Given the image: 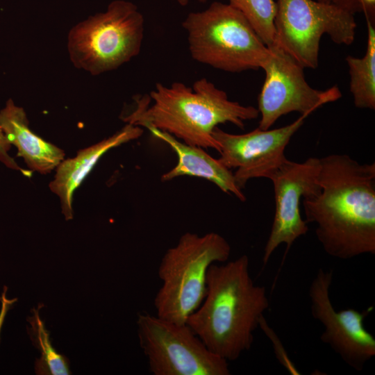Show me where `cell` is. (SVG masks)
<instances>
[{
    "label": "cell",
    "mask_w": 375,
    "mask_h": 375,
    "mask_svg": "<svg viewBox=\"0 0 375 375\" xmlns=\"http://www.w3.org/2000/svg\"><path fill=\"white\" fill-rule=\"evenodd\" d=\"M319 162V188L303 197L305 221L332 257L375 254V163L338 153Z\"/></svg>",
    "instance_id": "obj_1"
},
{
    "label": "cell",
    "mask_w": 375,
    "mask_h": 375,
    "mask_svg": "<svg viewBox=\"0 0 375 375\" xmlns=\"http://www.w3.org/2000/svg\"><path fill=\"white\" fill-rule=\"evenodd\" d=\"M269 306L265 287L254 283L249 258L242 255L209 267L204 299L186 324L211 352L234 361L251 349Z\"/></svg>",
    "instance_id": "obj_2"
},
{
    "label": "cell",
    "mask_w": 375,
    "mask_h": 375,
    "mask_svg": "<svg viewBox=\"0 0 375 375\" xmlns=\"http://www.w3.org/2000/svg\"><path fill=\"white\" fill-rule=\"evenodd\" d=\"M134 110L122 117L126 124L156 128L185 144L219 152L212 137L220 124L243 129L246 121L257 119L258 108L231 101L226 92L206 78L189 87L181 82L158 83L149 95L134 98Z\"/></svg>",
    "instance_id": "obj_3"
},
{
    "label": "cell",
    "mask_w": 375,
    "mask_h": 375,
    "mask_svg": "<svg viewBox=\"0 0 375 375\" xmlns=\"http://www.w3.org/2000/svg\"><path fill=\"white\" fill-rule=\"evenodd\" d=\"M230 254L229 243L219 233L183 234L178 243L166 251L158 267L162 285L153 300L156 315L185 324L204 299L209 267L226 262Z\"/></svg>",
    "instance_id": "obj_4"
},
{
    "label": "cell",
    "mask_w": 375,
    "mask_h": 375,
    "mask_svg": "<svg viewBox=\"0 0 375 375\" xmlns=\"http://www.w3.org/2000/svg\"><path fill=\"white\" fill-rule=\"evenodd\" d=\"M190 56L215 69L240 72L262 68L269 48L244 16L229 3L212 2L182 22Z\"/></svg>",
    "instance_id": "obj_5"
},
{
    "label": "cell",
    "mask_w": 375,
    "mask_h": 375,
    "mask_svg": "<svg viewBox=\"0 0 375 375\" xmlns=\"http://www.w3.org/2000/svg\"><path fill=\"white\" fill-rule=\"evenodd\" d=\"M144 33V18L138 6L125 0L112 1L105 12L70 30V60L92 75L115 70L140 53Z\"/></svg>",
    "instance_id": "obj_6"
},
{
    "label": "cell",
    "mask_w": 375,
    "mask_h": 375,
    "mask_svg": "<svg viewBox=\"0 0 375 375\" xmlns=\"http://www.w3.org/2000/svg\"><path fill=\"white\" fill-rule=\"evenodd\" d=\"M276 44L303 68L318 66L320 40L327 34L338 44L355 38L354 15L317 0H277Z\"/></svg>",
    "instance_id": "obj_7"
},
{
    "label": "cell",
    "mask_w": 375,
    "mask_h": 375,
    "mask_svg": "<svg viewBox=\"0 0 375 375\" xmlns=\"http://www.w3.org/2000/svg\"><path fill=\"white\" fill-rule=\"evenodd\" d=\"M140 346L153 375H229L226 360L211 352L185 323L138 314Z\"/></svg>",
    "instance_id": "obj_8"
},
{
    "label": "cell",
    "mask_w": 375,
    "mask_h": 375,
    "mask_svg": "<svg viewBox=\"0 0 375 375\" xmlns=\"http://www.w3.org/2000/svg\"><path fill=\"white\" fill-rule=\"evenodd\" d=\"M268 48L262 67L265 81L258 98L259 128L269 129L278 118L292 112L309 115L341 97L336 86L324 91L312 88L305 78L304 68L277 44Z\"/></svg>",
    "instance_id": "obj_9"
},
{
    "label": "cell",
    "mask_w": 375,
    "mask_h": 375,
    "mask_svg": "<svg viewBox=\"0 0 375 375\" xmlns=\"http://www.w3.org/2000/svg\"><path fill=\"white\" fill-rule=\"evenodd\" d=\"M332 270L319 268L310 283L308 296L311 314L324 326L320 340L355 370L361 371L375 356V338L364 326L373 306L360 311L336 310L330 297Z\"/></svg>",
    "instance_id": "obj_10"
},
{
    "label": "cell",
    "mask_w": 375,
    "mask_h": 375,
    "mask_svg": "<svg viewBox=\"0 0 375 375\" xmlns=\"http://www.w3.org/2000/svg\"><path fill=\"white\" fill-rule=\"evenodd\" d=\"M308 115H301L292 123L274 129L258 127L243 134H232L218 126L212 133L219 146V160L227 168H236L234 177L240 189L250 179L267 178L288 159L285 150Z\"/></svg>",
    "instance_id": "obj_11"
},
{
    "label": "cell",
    "mask_w": 375,
    "mask_h": 375,
    "mask_svg": "<svg viewBox=\"0 0 375 375\" xmlns=\"http://www.w3.org/2000/svg\"><path fill=\"white\" fill-rule=\"evenodd\" d=\"M319 158L310 157L303 162L288 159L267 178L274 186L275 212L264 248L263 267L278 246L285 244L287 253L299 237L307 233L308 226L301 217L300 202L319 188Z\"/></svg>",
    "instance_id": "obj_12"
},
{
    "label": "cell",
    "mask_w": 375,
    "mask_h": 375,
    "mask_svg": "<svg viewBox=\"0 0 375 375\" xmlns=\"http://www.w3.org/2000/svg\"><path fill=\"white\" fill-rule=\"evenodd\" d=\"M143 134L140 126L126 124L121 130L90 147L80 149L76 156L64 159L56 169L49 188L60 199L66 220L73 218L72 200L76 190L91 172L100 158L110 149L139 138Z\"/></svg>",
    "instance_id": "obj_13"
},
{
    "label": "cell",
    "mask_w": 375,
    "mask_h": 375,
    "mask_svg": "<svg viewBox=\"0 0 375 375\" xmlns=\"http://www.w3.org/2000/svg\"><path fill=\"white\" fill-rule=\"evenodd\" d=\"M0 128L33 172L42 174L56 169L65 158V151L34 133L24 110L8 99L0 110Z\"/></svg>",
    "instance_id": "obj_14"
},
{
    "label": "cell",
    "mask_w": 375,
    "mask_h": 375,
    "mask_svg": "<svg viewBox=\"0 0 375 375\" xmlns=\"http://www.w3.org/2000/svg\"><path fill=\"white\" fill-rule=\"evenodd\" d=\"M147 129L156 138L167 144L178 156L177 164L162 175V181L181 176L201 178L214 183L224 193L233 194L241 201L246 200L233 173L219 159L210 156L203 148L185 144L167 133L151 127Z\"/></svg>",
    "instance_id": "obj_15"
},
{
    "label": "cell",
    "mask_w": 375,
    "mask_h": 375,
    "mask_svg": "<svg viewBox=\"0 0 375 375\" xmlns=\"http://www.w3.org/2000/svg\"><path fill=\"white\" fill-rule=\"evenodd\" d=\"M367 44L365 56H348L346 61L350 76V92L358 108L375 109V28L367 21Z\"/></svg>",
    "instance_id": "obj_16"
},
{
    "label": "cell",
    "mask_w": 375,
    "mask_h": 375,
    "mask_svg": "<svg viewBox=\"0 0 375 375\" xmlns=\"http://www.w3.org/2000/svg\"><path fill=\"white\" fill-rule=\"evenodd\" d=\"M33 309V315L28 318L30 326L28 333L34 346L40 351L41 356L35 361V369L38 374H71L68 359L58 353L53 347L49 331L40 317L39 308Z\"/></svg>",
    "instance_id": "obj_17"
},
{
    "label": "cell",
    "mask_w": 375,
    "mask_h": 375,
    "mask_svg": "<svg viewBox=\"0 0 375 375\" xmlns=\"http://www.w3.org/2000/svg\"><path fill=\"white\" fill-rule=\"evenodd\" d=\"M249 22L267 47L276 42L274 18L276 3L274 0H227Z\"/></svg>",
    "instance_id": "obj_18"
},
{
    "label": "cell",
    "mask_w": 375,
    "mask_h": 375,
    "mask_svg": "<svg viewBox=\"0 0 375 375\" xmlns=\"http://www.w3.org/2000/svg\"><path fill=\"white\" fill-rule=\"evenodd\" d=\"M335 6L354 15L362 13L366 21L375 24V0H317Z\"/></svg>",
    "instance_id": "obj_19"
},
{
    "label": "cell",
    "mask_w": 375,
    "mask_h": 375,
    "mask_svg": "<svg viewBox=\"0 0 375 375\" xmlns=\"http://www.w3.org/2000/svg\"><path fill=\"white\" fill-rule=\"evenodd\" d=\"M259 327L262 330L265 335L272 342L276 357L282 366L292 375L300 374L299 371L290 360L278 336L269 326L264 316H262L260 320Z\"/></svg>",
    "instance_id": "obj_20"
},
{
    "label": "cell",
    "mask_w": 375,
    "mask_h": 375,
    "mask_svg": "<svg viewBox=\"0 0 375 375\" xmlns=\"http://www.w3.org/2000/svg\"><path fill=\"white\" fill-rule=\"evenodd\" d=\"M10 148L11 144L0 128V162L3 163L8 168L19 171L26 176H30L31 175V172L21 168L9 155L8 151Z\"/></svg>",
    "instance_id": "obj_21"
},
{
    "label": "cell",
    "mask_w": 375,
    "mask_h": 375,
    "mask_svg": "<svg viewBox=\"0 0 375 375\" xmlns=\"http://www.w3.org/2000/svg\"><path fill=\"white\" fill-rule=\"evenodd\" d=\"M7 287H3V291L0 297V301L1 303V310H0V335L1 331L4 323V320L6 316L7 312L11 308L15 302L17 301V299H9L6 297Z\"/></svg>",
    "instance_id": "obj_22"
},
{
    "label": "cell",
    "mask_w": 375,
    "mask_h": 375,
    "mask_svg": "<svg viewBox=\"0 0 375 375\" xmlns=\"http://www.w3.org/2000/svg\"><path fill=\"white\" fill-rule=\"evenodd\" d=\"M181 6H186L189 3L190 0H176ZM201 3H205L207 0H198Z\"/></svg>",
    "instance_id": "obj_23"
}]
</instances>
